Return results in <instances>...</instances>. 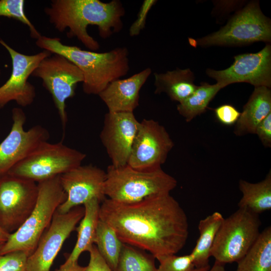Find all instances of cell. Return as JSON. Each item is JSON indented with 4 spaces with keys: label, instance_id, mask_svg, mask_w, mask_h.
Wrapping results in <instances>:
<instances>
[{
    "label": "cell",
    "instance_id": "1",
    "mask_svg": "<svg viewBox=\"0 0 271 271\" xmlns=\"http://www.w3.org/2000/svg\"><path fill=\"white\" fill-rule=\"evenodd\" d=\"M99 218L114 230L123 243L148 251L157 260L176 254L189 234L187 215L170 194L131 203L106 198L100 205Z\"/></svg>",
    "mask_w": 271,
    "mask_h": 271
},
{
    "label": "cell",
    "instance_id": "2",
    "mask_svg": "<svg viewBox=\"0 0 271 271\" xmlns=\"http://www.w3.org/2000/svg\"><path fill=\"white\" fill-rule=\"evenodd\" d=\"M44 12L49 22L59 32L68 29L67 36L76 37L92 51L100 48L98 42L87 32L89 25L98 28L102 39L109 38L123 27L125 10L118 0L104 3L99 0H52Z\"/></svg>",
    "mask_w": 271,
    "mask_h": 271
},
{
    "label": "cell",
    "instance_id": "3",
    "mask_svg": "<svg viewBox=\"0 0 271 271\" xmlns=\"http://www.w3.org/2000/svg\"><path fill=\"white\" fill-rule=\"evenodd\" d=\"M38 47L66 57L82 72V89L87 94L98 95L110 83L126 75L129 70V52L117 47L98 53L63 44L59 38L42 36L36 40Z\"/></svg>",
    "mask_w": 271,
    "mask_h": 271
},
{
    "label": "cell",
    "instance_id": "4",
    "mask_svg": "<svg viewBox=\"0 0 271 271\" xmlns=\"http://www.w3.org/2000/svg\"><path fill=\"white\" fill-rule=\"evenodd\" d=\"M60 176L37 183L38 193L33 211L24 223L10 234L0 250V255L21 251L29 256L34 251L57 209L66 199Z\"/></svg>",
    "mask_w": 271,
    "mask_h": 271
},
{
    "label": "cell",
    "instance_id": "5",
    "mask_svg": "<svg viewBox=\"0 0 271 271\" xmlns=\"http://www.w3.org/2000/svg\"><path fill=\"white\" fill-rule=\"evenodd\" d=\"M104 184L105 196L124 203L140 201L147 197L170 194L177 185V180L162 168L141 171L127 164L107 167Z\"/></svg>",
    "mask_w": 271,
    "mask_h": 271
},
{
    "label": "cell",
    "instance_id": "6",
    "mask_svg": "<svg viewBox=\"0 0 271 271\" xmlns=\"http://www.w3.org/2000/svg\"><path fill=\"white\" fill-rule=\"evenodd\" d=\"M259 215L238 209L224 218L211 249V256L222 264L237 262L249 250L259 234Z\"/></svg>",
    "mask_w": 271,
    "mask_h": 271
},
{
    "label": "cell",
    "instance_id": "7",
    "mask_svg": "<svg viewBox=\"0 0 271 271\" xmlns=\"http://www.w3.org/2000/svg\"><path fill=\"white\" fill-rule=\"evenodd\" d=\"M271 24L256 2L238 11L219 30L193 40V46H239L256 42H270Z\"/></svg>",
    "mask_w": 271,
    "mask_h": 271
},
{
    "label": "cell",
    "instance_id": "8",
    "mask_svg": "<svg viewBox=\"0 0 271 271\" xmlns=\"http://www.w3.org/2000/svg\"><path fill=\"white\" fill-rule=\"evenodd\" d=\"M86 154L62 142H46L7 174L39 183L60 176L81 165Z\"/></svg>",
    "mask_w": 271,
    "mask_h": 271
},
{
    "label": "cell",
    "instance_id": "9",
    "mask_svg": "<svg viewBox=\"0 0 271 271\" xmlns=\"http://www.w3.org/2000/svg\"><path fill=\"white\" fill-rule=\"evenodd\" d=\"M44 59L32 76L40 78L51 94L64 128L67 122L66 101L75 94L78 83L83 82L81 70L64 56L53 54Z\"/></svg>",
    "mask_w": 271,
    "mask_h": 271
},
{
    "label": "cell",
    "instance_id": "10",
    "mask_svg": "<svg viewBox=\"0 0 271 271\" xmlns=\"http://www.w3.org/2000/svg\"><path fill=\"white\" fill-rule=\"evenodd\" d=\"M38 183L6 174L0 178V226L9 233L16 231L33 211Z\"/></svg>",
    "mask_w": 271,
    "mask_h": 271
},
{
    "label": "cell",
    "instance_id": "11",
    "mask_svg": "<svg viewBox=\"0 0 271 271\" xmlns=\"http://www.w3.org/2000/svg\"><path fill=\"white\" fill-rule=\"evenodd\" d=\"M174 145L164 126L153 119H143L140 122L127 165L141 171L161 168Z\"/></svg>",
    "mask_w": 271,
    "mask_h": 271
},
{
    "label": "cell",
    "instance_id": "12",
    "mask_svg": "<svg viewBox=\"0 0 271 271\" xmlns=\"http://www.w3.org/2000/svg\"><path fill=\"white\" fill-rule=\"evenodd\" d=\"M84 214V207H75L65 213L56 211L34 251L28 257V271H50L66 239Z\"/></svg>",
    "mask_w": 271,
    "mask_h": 271
},
{
    "label": "cell",
    "instance_id": "13",
    "mask_svg": "<svg viewBox=\"0 0 271 271\" xmlns=\"http://www.w3.org/2000/svg\"><path fill=\"white\" fill-rule=\"evenodd\" d=\"M0 44L8 52L12 64L10 77L0 86V109L12 101L22 107L30 105L35 99L36 89L28 81V78L40 63L52 53L43 50L34 55H25L14 49L2 39H0Z\"/></svg>",
    "mask_w": 271,
    "mask_h": 271
},
{
    "label": "cell",
    "instance_id": "14",
    "mask_svg": "<svg viewBox=\"0 0 271 271\" xmlns=\"http://www.w3.org/2000/svg\"><path fill=\"white\" fill-rule=\"evenodd\" d=\"M12 119L11 131L0 143V177L7 174L50 138L48 131L40 125L24 129L26 116L21 108L12 109Z\"/></svg>",
    "mask_w": 271,
    "mask_h": 271
},
{
    "label": "cell",
    "instance_id": "15",
    "mask_svg": "<svg viewBox=\"0 0 271 271\" xmlns=\"http://www.w3.org/2000/svg\"><path fill=\"white\" fill-rule=\"evenodd\" d=\"M233 63L222 70L208 69L207 74L222 88L239 82L255 87L271 86V47L267 44L254 53H245L234 57Z\"/></svg>",
    "mask_w": 271,
    "mask_h": 271
},
{
    "label": "cell",
    "instance_id": "16",
    "mask_svg": "<svg viewBox=\"0 0 271 271\" xmlns=\"http://www.w3.org/2000/svg\"><path fill=\"white\" fill-rule=\"evenodd\" d=\"M106 176V172L92 165H81L61 175V184L67 197L57 211L67 213L93 198L102 202L106 198L104 193Z\"/></svg>",
    "mask_w": 271,
    "mask_h": 271
},
{
    "label": "cell",
    "instance_id": "17",
    "mask_svg": "<svg viewBox=\"0 0 271 271\" xmlns=\"http://www.w3.org/2000/svg\"><path fill=\"white\" fill-rule=\"evenodd\" d=\"M139 124L133 112L108 111L105 114L100 139L111 165L120 167L127 164Z\"/></svg>",
    "mask_w": 271,
    "mask_h": 271
},
{
    "label": "cell",
    "instance_id": "18",
    "mask_svg": "<svg viewBox=\"0 0 271 271\" xmlns=\"http://www.w3.org/2000/svg\"><path fill=\"white\" fill-rule=\"evenodd\" d=\"M152 73L147 68L126 79L110 83L98 95L108 112H133L139 105L140 92Z\"/></svg>",
    "mask_w": 271,
    "mask_h": 271
},
{
    "label": "cell",
    "instance_id": "19",
    "mask_svg": "<svg viewBox=\"0 0 271 271\" xmlns=\"http://www.w3.org/2000/svg\"><path fill=\"white\" fill-rule=\"evenodd\" d=\"M271 113V91L265 86L254 87L235 123L234 133H255L257 125Z\"/></svg>",
    "mask_w": 271,
    "mask_h": 271
},
{
    "label": "cell",
    "instance_id": "20",
    "mask_svg": "<svg viewBox=\"0 0 271 271\" xmlns=\"http://www.w3.org/2000/svg\"><path fill=\"white\" fill-rule=\"evenodd\" d=\"M100 202L93 198L83 204L84 214L76 229L77 238L71 253L62 265L70 266L78 262L81 254L88 251L94 244L96 230L99 220V211Z\"/></svg>",
    "mask_w": 271,
    "mask_h": 271
},
{
    "label": "cell",
    "instance_id": "21",
    "mask_svg": "<svg viewBox=\"0 0 271 271\" xmlns=\"http://www.w3.org/2000/svg\"><path fill=\"white\" fill-rule=\"evenodd\" d=\"M155 93H165L173 101L180 103L189 97L197 86L194 83V75L189 68H177L164 73L154 74Z\"/></svg>",
    "mask_w": 271,
    "mask_h": 271
},
{
    "label": "cell",
    "instance_id": "22",
    "mask_svg": "<svg viewBox=\"0 0 271 271\" xmlns=\"http://www.w3.org/2000/svg\"><path fill=\"white\" fill-rule=\"evenodd\" d=\"M239 188L242 197L238 208H245L259 215L271 209V172L261 181L252 183L240 180Z\"/></svg>",
    "mask_w": 271,
    "mask_h": 271
},
{
    "label": "cell",
    "instance_id": "23",
    "mask_svg": "<svg viewBox=\"0 0 271 271\" xmlns=\"http://www.w3.org/2000/svg\"><path fill=\"white\" fill-rule=\"evenodd\" d=\"M223 219L220 213L214 212L200 220L198 224L199 237L190 253L196 268L209 265L211 249Z\"/></svg>",
    "mask_w": 271,
    "mask_h": 271
},
{
    "label": "cell",
    "instance_id": "24",
    "mask_svg": "<svg viewBox=\"0 0 271 271\" xmlns=\"http://www.w3.org/2000/svg\"><path fill=\"white\" fill-rule=\"evenodd\" d=\"M234 271H271V227L259 234L254 243L237 262Z\"/></svg>",
    "mask_w": 271,
    "mask_h": 271
},
{
    "label": "cell",
    "instance_id": "25",
    "mask_svg": "<svg viewBox=\"0 0 271 271\" xmlns=\"http://www.w3.org/2000/svg\"><path fill=\"white\" fill-rule=\"evenodd\" d=\"M223 88L218 83L209 84L202 82L187 98L179 103L177 109L187 122L205 112L210 102L218 91Z\"/></svg>",
    "mask_w": 271,
    "mask_h": 271
},
{
    "label": "cell",
    "instance_id": "26",
    "mask_svg": "<svg viewBox=\"0 0 271 271\" xmlns=\"http://www.w3.org/2000/svg\"><path fill=\"white\" fill-rule=\"evenodd\" d=\"M123 243L114 230L99 219L94 245L99 253L113 271H115Z\"/></svg>",
    "mask_w": 271,
    "mask_h": 271
},
{
    "label": "cell",
    "instance_id": "27",
    "mask_svg": "<svg viewBox=\"0 0 271 271\" xmlns=\"http://www.w3.org/2000/svg\"><path fill=\"white\" fill-rule=\"evenodd\" d=\"M123 243L115 271H158L152 255Z\"/></svg>",
    "mask_w": 271,
    "mask_h": 271
},
{
    "label": "cell",
    "instance_id": "28",
    "mask_svg": "<svg viewBox=\"0 0 271 271\" xmlns=\"http://www.w3.org/2000/svg\"><path fill=\"white\" fill-rule=\"evenodd\" d=\"M24 6V0H0V16L16 20L27 26L31 37L37 40L41 35L27 17Z\"/></svg>",
    "mask_w": 271,
    "mask_h": 271
},
{
    "label": "cell",
    "instance_id": "29",
    "mask_svg": "<svg viewBox=\"0 0 271 271\" xmlns=\"http://www.w3.org/2000/svg\"><path fill=\"white\" fill-rule=\"evenodd\" d=\"M158 260V271H193L196 268L190 254L182 256L171 254Z\"/></svg>",
    "mask_w": 271,
    "mask_h": 271
},
{
    "label": "cell",
    "instance_id": "30",
    "mask_svg": "<svg viewBox=\"0 0 271 271\" xmlns=\"http://www.w3.org/2000/svg\"><path fill=\"white\" fill-rule=\"evenodd\" d=\"M28 255L24 252L16 251L0 255V271H28Z\"/></svg>",
    "mask_w": 271,
    "mask_h": 271
},
{
    "label": "cell",
    "instance_id": "31",
    "mask_svg": "<svg viewBox=\"0 0 271 271\" xmlns=\"http://www.w3.org/2000/svg\"><path fill=\"white\" fill-rule=\"evenodd\" d=\"M155 0H145L139 11L137 18L130 26L129 34L131 37L139 35L145 27L146 20L149 11L156 4Z\"/></svg>",
    "mask_w": 271,
    "mask_h": 271
},
{
    "label": "cell",
    "instance_id": "32",
    "mask_svg": "<svg viewBox=\"0 0 271 271\" xmlns=\"http://www.w3.org/2000/svg\"><path fill=\"white\" fill-rule=\"evenodd\" d=\"M216 119L222 124L230 126L236 123L240 112L233 105L225 104L214 109Z\"/></svg>",
    "mask_w": 271,
    "mask_h": 271
},
{
    "label": "cell",
    "instance_id": "33",
    "mask_svg": "<svg viewBox=\"0 0 271 271\" xmlns=\"http://www.w3.org/2000/svg\"><path fill=\"white\" fill-rule=\"evenodd\" d=\"M88 252L90 258L85 271H113L101 256L94 244Z\"/></svg>",
    "mask_w": 271,
    "mask_h": 271
},
{
    "label": "cell",
    "instance_id": "34",
    "mask_svg": "<svg viewBox=\"0 0 271 271\" xmlns=\"http://www.w3.org/2000/svg\"><path fill=\"white\" fill-rule=\"evenodd\" d=\"M265 148L271 147V113L257 126L255 133Z\"/></svg>",
    "mask_w": 271,
    "mask_h": 271
},
{
    "label": "cell",
    "instance_id": "35",
    "mask_svg": "<svg viewBox=\"0 0 271 271\" xmlns=\"http://www.w3.org/2000/svg\"><path fill=\"white\" fill-rule=\"evenodd\" d=\"M86 266H82L76 263L73 265L64 266L61 265L60 267L55 271H85Z\"/></svg>",
    "mask_w": 271,
    "mask_h": 271
},
{
    "label": "cell",
    "instance_id": "36",
    "mask_svg": "<svg viewBox=\"0 0 271 271\" xmlns=\"http://www.w3.org/2000/svg\"><path fill=\"white\" fill-rule=\"evenodd\" d=\"M208 271H226L224 266V264L220 263L217 261L211 268H210Z\"/></svg>",
    "mask_w": 271,
    "mask_h": 271
},
{
    "label": "cell",
    "instance_id": "37",
    "mask_svg": "<svg viewBox=\"0 0 271 271\" xmlns=\"http://www.w3.org/2000/svg\"><path fill=\"white\" fill-rule=\"evenodd\" d=\"M10 233L0 226V243H5L8 239Z\"/></svg>",
    "mask_w": 271,
    "mask_h": 271
},
{
    "label": "cell",
    "instance_id": "38",
    "mask_svg": "<svg viewBox=\"0 0 271 271\" xmlns=\"http://www.w3.org/2000/svg\"><path fill=\"white\" fill-rule=\"evenodd\" d=\"M209 265L204 267L195 268L193 271H208L210 268Z\"/></svg>",
    "mask_w": 271,
    "mask_h": 271
},
{
    "label": "cell",
    "instance_id": "39",
    "mask_svg": "<svg viewBox=\"0 0 271 271\" xmlns=\"http://www.w3.org/2000/svg\"><path fill=\"white\" fill-rule=\"evenodd\" d=\"M4 243H0V250H1V248H2V246H3V244H4Z\"/></svg>",
    "mask_w": 271,
    "mask_h": 271
},
{
    "label": "cell",
    "instance_id": "40",
    "mask_svg": "<svg viewBox=\"0 0 271 271\" xmlns=\"http://www.w3.org/2000/svg\"><path fill=\"white\" fill-rule=\"evenodd\" d=\"M1 70L0 69V75H1Z\"/></svg>",
    "mask_w": 271,
    "mask_h": 271
},
{
    "label": "cell",
    "instance_id": "41",
    "mask_svg": "<svg viewBox=\"0 0 271 271\" xmlns=\"http://www.w3.org/2000/svg\"><path fill=\"white\" fill-rule=\"evenodd\" d=\"M1 177H0V178H1Z\"/></svg>",
    "mask_w": 271,
    "mask_h": 271
}]
</instances>
